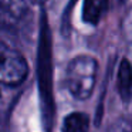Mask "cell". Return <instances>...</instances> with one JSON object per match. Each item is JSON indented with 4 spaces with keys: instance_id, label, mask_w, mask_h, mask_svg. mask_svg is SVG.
Listing matches in <instances>:
<instances>
[{
    "instance_id": "1",
    "label": "cell",
    "mask_w": 132,
    "mask_h": 132,
    "mask_svg": "<svg viewBox=\"0 0 132 132\" xmlns=\"http://www.w3.org/2000/svg\"><path fill=\"white\" fill-rule=\"evenodd\" d=\"M98 61L88 54L75 55L65 68L64 82L68 92L78 101H85L92 95L97 84Z\"/></svg>"
},
{
    "instance_id": "2",
    "label": "cell",
    "mask_w": 132,
    "mask_h": 132,
    "mask_svg": "<svg viewBox=\"0 0 132 132\" xmlns=\"http://www.w3.org/2000/svg\"><path fill=\"white\" fill-rule=\"evenodd\" d=\"M29 64L20 51L0 38V87H16L26 81Z\"/></svg>"
},
{
    "instance_id": "3",
    "label": "cell",
    "mask_w": 132,
    "mask_h": 132,
    "mask_svg": "<svg viewBox=\"0 0 132 132\" xmlns=\"http://www.w3.org/2000/svg\"><path fill=\"white\" fill-rule=\"evenodd\" d=\"M50 33L47 27V21H44L43 33H41V87H43V97L46 101V105L53 109V97H51V55H50Z\"/></svg>"
},
{
    "instance_id": "4",
    "label": "cell",
    "mask_w": 132,
    "mask_h": 132,
    "mask_svg": "<svg viewBox=\"0 0 132 132\" xmlns=\"http://www.w3.org/2000/svg\"><path fill=\"white\" fill-rule=\"evenodd\" d=\"M118 92L123 102L132 97V64L128 58H122L118 68Z\"/></svg>"
},
{
    "instance_id": "5",
    "label": "cell",
    "mask_w": 132,
    "mask_h": 132,
    "mask_svg": "<svg viewBox=\"0 0 132 132\" xmlns=\"http://www.w3.org/2000/svg\"><path fill=\"white\" fill-rule=\"evenodd\" d=\"M108 9V0H84L82 20L87 24L97 26Z\"/></svg>"
},
{
    "instance_id": "6",
    "label": "cell",
    "mask_w": 132,
    "mask_h": 132,
    "mask_svg": "<svg viewBox=\"0 0 132 132\" xmlns=\"http://www.w3.org/2000/svg\"><path fill=\"white\" fill-rule=\"evenodd\" d=\"M89 117L85 112H71L64 118L63 132H88Z\"/></svg>"
},
{
    "instance_id": "7",
    "label": "cell",
    "mask_w": 132,
    "mask_h": 132,
    "mask_svg": "<svg viewBox=\"0 0 132 132\" xmlns=\"http://www.w3.org/2000/svg\"><path fill=\"white\" fill-rule=\"evenodd\" d=\"M114 132H132V126L126 125V126H119V128H115Z\"/></svg>"
},
{
    "instance_id": "8",
    "label": "cell",
    "mask_w": 132,
    "mask_h": 132,
    "mask_svg": "<svg viewBox=\"0 0 132 132\" xmlns=\"http://www.w3.org/2000/svg\"><path fill=\"white\" fill-rule=\"evenodd\" d=\"M29 2H40V0H27V3H29Z\"/></svg>"
}]
</instances>
